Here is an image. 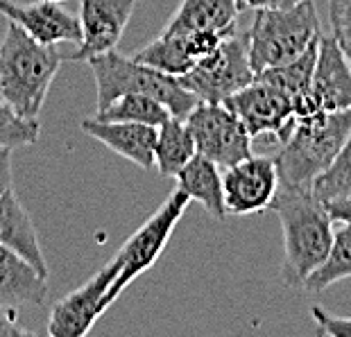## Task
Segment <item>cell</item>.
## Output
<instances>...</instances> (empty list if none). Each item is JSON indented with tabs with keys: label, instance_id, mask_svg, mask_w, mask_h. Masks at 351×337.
Returning <instances> with one entry per match:
<instances>
[{
	"label": "cell",
	"instance_id": "6da1fadb",
	"mask_svg": "<svg viewBox=\"0 0 351 337\" xmlns=\"http://www.w3.org/2000/svg\"><path fill=\"white\" fill-rule=\"evenodd\" d=\"M270 211L276 213L283 229L281 279L290 288H302L331 249L333 217L311 188L286 186H279Z\"/></svg>",
	"mask_w": 351,
	"mask_h": 337
},
{
	"label": "cell",
	"instance_id": "7a4b0ae2",
	"mask_svg": "<svg viewBox=\"0 0 351 337\" xmlns=\"http://www.w3.org/2000/svg\"><path fill=\"white\" fill-rule=\"evenodd\" d=\"M64 59L57 46H43L10 21L0 41V97L19 116L39 118Z\"/></svg>",
	"mask_w": 351,
	"mask_h": 337
},
{
	"label": "cell",
	"instance_id": "3957f363",
	"mask_svg": "<svg viewBox=\"0 0 351 337\" xmlns=\"http://www.w3.org/2000/svg\"><path fill=\"white\" fill-rule=\"evenodd\" d=\"M351 134V109L317 111L300 116L276 149L274 163L279 186L286 188H311L313 182L331 166Z\"/></svg>",
	"mask_w": 351,
	"mask_h": 337
},
{
	"label": "cell",
	"instance_id": "277c9868",
	"mask_svg": "<svg viewBox=\"0 0 351 337\" xmlns=\"http://www.w3.org/2000/svg\"><path fill=\"white\" fill-rule=\"evenodd\" d=\"M254 12L247 39L250 64L256 75L293 62L322 36L313 0H302L293 7H258Z\"/></svg>",
	"mask_w": 351,
	"mask_h": 337
},
{
	"label": "cell",
	"instance_id": "5b68a950",
	"mask_svg": "<svg viewBox=\"0 0 351 337\" xmlns=\"http://www.w3.org/2000/svg\"><path fill=\"white\" fill-rule=\"evenodd\" d=\"M86 64L95 77V91H98L95 107L98 111L109 107L116 97L125 93L150 95L161 104H166L170 116L175 118H186L199 102L195 95L179 84L175 75L152 68V66L134 57H125L116 50L86 59Z\"/></svg>",
	"mask_w": 351,
	"mask_h": 337
},
{
	"label": "cell",
	"instance_id": "8992f818",
	"mask_svg": "<svg viewBox=\"0 0 351 337\" xmlns=\"http://www.w3.org/2000/svg\"><path fill=\"white\" fill-rule=\"evenodd\" d=\"M254 77L256 73L250 64L247 32L236 29L202 57L189 73L179 75L177 82L199 102H225L229 95L252 84Z\"/></svg>",
	"mask_w": 351,
	"mask_h": 337
},
{
	"label": "cell",
	"instance_id": "52a82bcc",
	"mask_svg": "<svg viewBox=\"0 0 351 337\" xmlns=\"http://www.w3.org/2000/svg\"><path fill=\"white\" fill-rule=\"evenodd\" d=\"M189 201L191 199L177 188L123 242L121 249L116 251V258L121 260V272H118V276L114 279V286H111V297L114 299L121 297L141 274L147 272V269L159 260L168 240L175 234V227L184 217L186 208H189Z\"/></svg>",
	"mask_w": 351,
	"mask_h": 337
},
{
	"label": "cell",
	"instance_id": "ba28073f",
	"mask_svg": "<svg viewBox=\"0 0 351 337\" xmlns=\"http://www.w3.org/2000/svg\"><path fill=\"white\" fill-rule=\"evenodd\" d=\"M195 140L197 154L206 156L220 168L236 166L252 156V136L238 116L225 102H197L184 118Z\"/></svg>",
	"mask_w": 351,
	"mask_h": 337
},
{
	"label": "cell",
	"instance_id": "9c48e42d",
	"mask_svg": "<svg viewBox=\"0 0 351 337\" xmlns=\"http://www.w3.org/2000/svg\"><path fill=\"white\" fill-rule=\"evenodd\" d=\"M121 272V260L116 256L102 265L86 283L69 292L64 299L52 305L48 319V335L50 337H84L91 333L104 312L116 303L111 297V286Z\"/></svg>",
	"mask_w": 351,
	"mask_h": 337
},
{
	"label": "cell",
	"instance_id": "30bf717a",
	"mask_svg": "<svg viewBox=\"0 0 351 337\" xmlns=\"http://www.w3.org/2000/svg\"><path fill=\"white\" fill-rule=\"evenodd\" d=\"M225 104L247 127L252 138L270 134L276 138V143H281L297 123V109L290 95L258 77H254L252 84L238 93L229 95Z\"/></svg>",
	"mask_w": 351,
	"mask_h": 337
},
{
	"label": "cell",
	"instance_id": "8fae6325",
	"mask_svg": "<svg viewBox=\"0 0 351 337\" xmlns=\"http://www.w3.org/2000/svg\"><path fill=\"white\" fill-rule=\"evenodd\" d=\"M279 190V172L272 154H252L225 168L222 192L227 215H256L270 211Z\"/></svg>",
	"mask_w": 351,
	"mask_h": 337
},
{
	"label": "cell",
	"instance_id": "7c38bea8",
	"mask_svg": "<svg viewBox=\"0 0 351 337\" xmlns=\"http://www.w3.org/2000/svg\"><path fill=\"white\" fill-rule=\"evenodd\" d=\"M138 0H80L82 41L66 55L69 62H86L102 52L116 50Z\"/></svg>",
	"mask_w": 351,
	"mask_h": 337
},
{
	"label": "cell",
	"instance_id": "4fadbf2b",
	"mask_svg": "<svg viewBox=\"0 0 351 337\" xmlns=\"http://www.w3.org/2000/svg\"><path fill=\"white\" fill-rule=\"evenodd\" d=\"M0 14L12 23L21 25L34 41L43 43V46H62V43L77 46L82 41L80 18L55 0H36V3L27 5L0 0Z\"/></svg>",
	"mask_w": 351,
	"mask_h": 337
},
{
	"label": "cell",
	"instance_id": "5bb4252c",
	"mask_svg": "<svg viewBox=\"0 0 351 337\" xmlns=\"http://www.w3.org/2000/svg\"><path fill=\"white\" fill-rule=\"evenodd\" d=\"M225 32H163L143 50H138L134 59L143 62L152 68H159L168 75L189 73L204 55H208L222 39Z\"/></svg>",
	"mask_w": 351,
	"mask_h": 337
},
{
	"label": "cell",
	"instance_id": "9a60e30c",
	"mask_svg": "<svg viewBox=\"0 0 351 337\" xmlns=\"http://www.w3.org/2000/svg\"><path fill=\"white\" fill-rule=\"evenodd\" d=\"M351 109V66L333 36H319L311 79V114Z\"/></svg>",
	"mask_w": 351,
	"mask_h": 337
},
{
	"label": "cell",
	"instance_id": "2e32d148",
	"mask_svg": "<svg viewBox=\"0 0 351 337\" xmlns=\"http://www.w3.org/2000/svg\"><path fill=\"white\" fill-rule=\"evenodd\" d=\"M80 129L141 170L154 168V145L159 127L123 121H100L93 116L84 118L80 123Z\"/></svg>",
	"mask_w": 351,
	"mask_h": 337
},
{
	"label": "cell",
	"instance_id": "e0dca14e",
	"mask_svg": "<svg viewBox=\"0 0 351 337\" xmlns=\"http://www.w3.org/2000/svg\"><path fill=\"white\" fill-rule=\"evenodd\" d=\"M0 245L27 260L36 272L48 279V263L36 227L12 188L0 197Z\"/></svg>",
	"mask_w": 351,
	"mask_h": 337
},
{
	"label": "cell",
	"instance_id": "ac0fdd59",
	"mask_svg": "<svg viewBox=\"0 0 351 337\" xmlns=\"http://www.w3.org/2000/svg\"><path fill=\"white\" fill-rule=\"evenodd\" d=\"M48 299V279L0 245V308L43 305Z\"/></svg>",
	"mask_w": 351,
	"mask_h": 337
},
{
	"label": "cell",
	"instance_id": "d6986e66",
	"mask_svg": "<svg viewBox=\"0 0 351 337\" xmlns=\"http://www.w3.org/2000/svg\"><path fill=\"white\" fill-rule=\"evenodd\" d=\"M238 0H182L173 18L166 23V32H225L238 29Z\"/></svg>",
	"mask_w": 351,
	"mask_h": 337
},
{
	"label": "cell",
	"instance_id": "ffe728a7",
	"mask_svg": "<svg viewBox=\"0 0 351 337\" xmlns=\"http://www.w3.org/2000/svg\"><path fill=\"white\" fill-rule=\"evenodd\" d=\"M175 179L177 188L191 201H199L204 206V211L215 220H225L227 208L225 192H222V172L218 163H213L202 154H195L177 172Z\"/></svg>",
	"mask_w": 351,
	"mask_h": 337
},
{
	"label": "cell",
	"instance_id": "44dd1931",
	"mask_svg": "<svg viewBox=\"0 0 351 337\" xmlns=\"http://www.w3.org/2000/svg\"><path fill=\"white\" fill-rule=\"evenodd\" d=\"M317 43L311 46L306 52H302L293 62L274 66V68H267L256 75L258 79L270 82V84L281 88L286 95H290V100L295 102L297 118L311 116V79H313V71H315Z\"/></svg>",
	"mask_w": 351,
	"mask_h": 337
},
{
	"label": "cell",
	"instance_id": "7402d4cb",
	"mask_svg": "<svg viewBox=\"0 0 351 337\" xmlns=\"http://www.w3.org/2000/svg\"><path fill=\"white\" fill-rule=\"evenodd\" d=\"M197 154L195 140L184 118L170 116L166 123L159 125L154 145V168L161 177H177V172Z\"/></svg>",
	"mask_w": 351,
	"mask_h": 337
},
{
	"label": "cell",
	"instance_id": "603a6c76",
	"mask_svg": "<svg viewBox=\"0 0 351 337\" xmlns=\"http://www.w3.org/2000/svg\"><path fill=\"white\" fill-rule=\"evenodd\" d=\"M351 279V222H340L333 229V242L324 263L304 281L306 292H324L335 283Z\"/></svg>",
	"mask_w": 351,
	"mask_h": 337
},
{
	"label": "cell",
	"instance_id": "cb8c5ba5",
	"mask_svg": "<svg viewBox=\"0 0 351 337\" xmlns=\"http://www.w3.org/2000/svg\"><path fill=\"white\" fill-rule=\"evenodd\" d=\"M95 118L100 121H123V123H141L159 127L170 118V111L166 104L154 100L143 93H125L116 97L109 107L100 109Z\"/></svg>",
	"mask_w": 351,
	"mask_h": 337
},
{
	"label": "cell",
	"instance_id": "d4e9b609",
	"mask_svg": "<svg viewBox=\"0 0 351 337\" xmlns=\"http://www.w3.org/2000/svg\"><path fill=\"white\" fill-rule=\"evenodd\" d=\"M311 190L322 201L351 197V134L347 136L345 145L340 147V152L331 166L313 182Z\"/></svg>",
	"mask_w": 351,
	"mask_h": 337
},
{
	"label": "cell",
	"instance_id": "484cf974",
	"mask_svg": "<svg viewBox=\"0 0 351 337\" xmlns=\"http://www.w3.org/2000/svg\"><path fill=\"white\" fill-rule=\"evenodd\" d=\"M39 118H23L0 97V149L32 145L39 140Z\"/></svg>",
	"mask_w": 351,
	"mask_h": 337
},
{
	"label": "cell",
	"instance_id": "4316f807",
	"mask_svg": "<svg viewBox=\"0 0 351 337\" xmlns=\"http://www.w3.org/2000/svg\"><path fill=\"white\" fill-rule=\"evenodd\" d=\"M328 16L333 27L331 36L351 66V0H328Z\"/></svg>",
	"mask_w": 351,
	"mask_h": 337
},
{
	"label": "cell",
	"instance_id": "83f0119b",
	"mask_svg": "<svg viewBox=\"0 0 351 337\" xmlns=\"http://www.w3.org/2000/svg\"><path fill=\"white\" fill-rule=\"evenodd\" d=\"M311 317H313V321H315L319 335L351 337V317H338V314L324 310L322 305H313Z\"/></svg>",
	"mask_w": 351,
	"mask_h": 337
},
{
	"label": "cell",
	"instance_id": "f1b7e54d",
	"mask_svg": "<svg viewBox=\"0 0 351 337\" xmlns=\"http://www.w3.org/2000/svg\"><path fill=\"white\" fill-rule=\"evenodd\" d=\"M16 335L23 337V335H34V333L19 324L16 308H0V337H16Z\"/></svg>",
	"mask_w": 351,
	"mask_h": 337
},
{
	"label": "cell",
	"instance_id": "f546056e",
	"mask_svg": "<svg viewBox=\"0 0 351 337\" xmlns=\"http://www.w3.org/2000/svg\"><path fill=\"white\" fill-rule=\"evenodd\" d=\"M328 215L333 217V222H351V197L340 199H328L324 201Z\"/></svg>",
	"mask_w": 351,
	"mask_h": 337
},
{
	"label": "cell",
	"instance_id": "4dcf8cb0",
	"mask_svg": "<svg viewBox=\"0 0 351 337\" xmlns=\"http://www.w3.org/2000/svg\"><path fill=\"white\" fill-rule=\"evenodd\" d=\"M12 188V149H0V197Z\"/></svg>",
	"mask_w": 351,
	"mask_h": 337
},
{
	"label": "cell",
	"instance_id": "1f68e13d",
	"mask_svg": "<svg viewBox=\"0 0 351 337\" xmlns=\"http://www.w3.org/2000/svg\"><path fill=\"white\" fill-rule=\"evenodd\" d=\"M302 0H245V10H258V7H293Z\"/></svg>",
	"mask_w": 351,
	"mask_h": 337
},
{
	"label": "cell",
	"instance_id": "d6a6232c",
	"mask_svg": "<svg viewBox=\"0 0 351 337\" xmlns=\"http://www.w3.org/2000/svg\"><path fill=\"white\" fill-rule=\"evenodd\" d=\"M238 3H241V10H245V0H238Z\"/></svg>",
	"mask_w": 351,
	"mask_h": 337
},
{
	"label": "cell",
	"instance_id": "836d02e7",
	"mask_svg": "<svg viewBox=\"0 0 351 337\" xmlns=\"http://www.w3.org/2000/svg\"><path fill=\"white\" fill-rule=\"evenodd\" d=\"M55 3H64V0H55Z\"/></svg>",
	"mask_w": 351,
	"mask_h": 337
}]
</instances>
